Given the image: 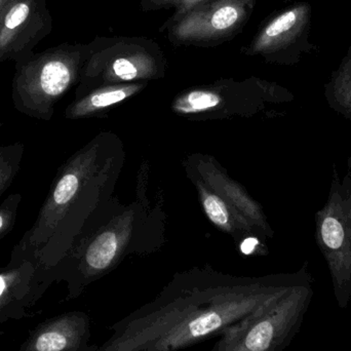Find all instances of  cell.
Masks as SVG:
<instances>
[{"instance_id":"obj_1","label":"cell","mask_w":351,"mask_h":351,"mask_svg":"<svg viewBox=\"0 0 351 351\" xmlns=\"http://www.w3.org/2000/svg\"><path fill=\"white\" fill-rule=\"evenodd\" d=\"M311 278L297 274L255 280L197 278L171 285L156 300L109 327L97 351H179L225 330L276 295Z\"/></svg>"},{"instance_id":"obj_2","label":"cell","mask_w":351,"mask_h":351,"mask_svg":"<svg viewBox=\"0 0 351 351\" xmlns=\"http://www.w3.org/2000/svg\"><path fill=\"white\" fill-rule=\"evenodd\" d=\"M88 55V43H64L16 63L12 84L14 108L32 119L49 121L56 103L82 77Z\"/></svg>"},{"instance_id":"obj_3","label":"cell","mask_w":351,"mask_h":351,"mask_svg":"<svg viewBox=\"0 0 351 351\" xmlns=\"http://www.w3.org/2000/svg\"><path fill=\"white\" fill-rule=\"evenodd\" d=\"M313 278L276 295L225 330L208 351H284L301 329L313 297Z\"/></svg>"},{"instance_id":"obj_4","label":"cell","mask_w":351,"mask_h":351,"mask_svg":"<svg viewBox=\"0 0 351 351\" xmlns=\"http://www.w3.org/2000/svg\"><path fill=\"white\" fill-rule=\"evenodd\" d=\"M315 239L338 306L346 309L351 300V158L341 175L334 167L327 202L315 215Z\"/></svg>"},{"instance_id":"obj_5","label":"cell","mask_w":351,"mask_h":351,"mask_svg":"<svg viewBox=\"0 0 351 351\" xmlns=\"http://www.w3.org/2000/svg\"><path fill=\"white\" fill-rule=\"evenodd\" d=\"M256 0H208L178 14L160 27L174 47L212 49L233 40L251 18Z\"/></svg>"},{"instance_id":"obj_6","label":"cell","mask_w":351,"mask_h":351,"mask_svg":"<svg viewBox=\"0 0 351 351\" xmlns=\"http://www.w3.org/2000/svg\"><path fill=\"white\" fill-rule=\"evenodd\" d=\"M84 82H132L164 73L166 58L154 39L144 36H98L88 43Z\"/></svg>"},{"instance_id":"obj_7","label":"cell","mask_w":351,"mask_h":351,"mask_svg":"<svg viewBox=\"0 0 351 351\" xmlns=\"http://www.w3.org/2000/svg\"><path fill=\"white\" fill-rule=\"evenodd\" d=\"M51 31L47 0H4L0 8V63L29 59Z\"/></svg>"},{"instance_id":"obj_8","label":"cell","mask_w":351,"mask_h":351,"mask_svg":"<svg viewBox=\"0 0 351 351\" xmlns=\"http://www.w3.org/2000/svg\"><path fill=\"white\" fill-rule=\"evenodd\" d=\"M117 235L105 232L97 237L84 254V262L90 274L104 271L112 263L117 253Z\"/></svg>"},{"instance_id":"obj_9","label":"cell","mask_w":351,"mask_h":351,"mask_svg":"<svg viewBox=\"0 0 351 351\" xmlns=\"http://www.w3.org/2000/svg\"><path fill=\"white\" fill-rule=\"evenodd\" d=\"M138 86H114L109 88L98 90L90 95L88 98L76 103L71 109H68V117H78L90 109L105 108L115 103L121 102L129 97Z\"/></svg>"},{"instance_id":"obj_10","label":"cell","mask_w":351,"mask_h":351,"mask_svg":"<svg viewBox=\"0 0 351 351\" xmlns=\"http://www.w3.org/2000/svg\"><path fill=\"white\" fill-rule=\"evenodd\" d=\"M2 129L3 123H0V198L16 179L25 154V145L21 142L2 145Z\"/></svg>"},{"instance_id":"obj_11","label":"cell","mask_w":351,"mask_h":351,"mask_svg":"<svg viewBox=\"0 0 351 351\" xmlns=\"http://www.w3.org/2000/svg\"><path fill=\"white\" fill-rule=\"evenodd\" d=\"M22 194H10L0 204V241L8 235L16 224Z\"/></svg>"},{"instance_id":"obj_12","label":"cell","mask_w":351,"mask_h":351,"mask_svg":"<svg viewBox=\"0 0 351 351\" xmlns=\"http://www.w3.org/2000/svg\"><path fill=\"white\" fill-rule=\"evenodd\" d=\"M82 331L80 333H84ZM78 335L76 332H73L71 335H68L62 332H47L43 334L37 339L36 348L38 351H65L70 346H76L75 343L70 344V338Z\"/></svg>"},{"instance_id":"obj_13","label":"cell","mask_w":351,"mask_h":351,"mask_svg":"<svg viewBox=\"0 0 351 351\" xmlns=\"http://www.w3.org/2000/svg\"><path fill=\"white\" fill-rule=\"evenodd\" d=\"M208 0H140V8L142 12H158L162 10H174L178 14L187 8Z\"/></svg>"},{"instance_id":"obj_14","label":"cell","mask_w":351,"mask_h":351,"mask_svg":"<svg viewBox=\"0 0 351 351\" xmlns=\"http://www.w3.org/2000/svg\"><path fill=\"white\" fill-rule=\"evenodd\" d=\"M220 103V97L210 90H193L186 96V106L192 110H204L213 108Z\"/></svg>"},{"instance_id":"obj_15","label":"cell","mask_w":351,"mask_h":351,"mask_svg":"<svg viewBox=\"0 0 351 351\" xmlns=\"http://www.w3.org/2000/svg\"><path fill=\"white\" fill-rule=\"evenodd\" d=\"M204 210L208 218L215 224L225 226L228 223L229 215L224 202L216 195L208 194L204 199Z\"/></svg>"},{"instance_id":"obj_16","label":"cell","mask_w":351,"mask_h":351,"mask_svg":"<svg viewBox=\"0 0 351 351\" xmlns=\"http://www.w3.org/2000/svg\"><path fill=\"white\" fill-rule=\"evenodd\" d=\"M258 245V241L256 239H247L243 243H241V252L245 255H250V254L253 253L254 250H255L256 245Z\"/></svg>"},{"instance_id":"obj_17","label":"cell","mask_w":351,"mask_h":351,"mask_svg":"<svg viewBox=\"0 0 351 351\" xmlns=\"http://www.w3.org/2000/svg\"><path fill=\"white\" fill-rule=\"evenodd\" d=\"M6 290V278L5 274H0V297L3 295Z\"/></svg>"},{"instance_id":"obj_18","label":"cell","mask_w":351,"mask_h":351,"mask_svg":"<svg viewBox=\"0 0 351 351\" xmlns=\"http://www.w3.org/2000/svg\"><path fill=\"white\" fill-rule=\"evenodd\" d=\"M4 0H0V8H1V4L3 3Z\"/></svg>"}]
</instances>
